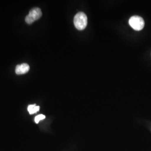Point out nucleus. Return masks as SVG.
<instances>
[{"instance_id": "nucleus-6", "label": "nucleus", "mask_w": 151, "mask_h": 151, "mask_svg": "<svg viewBox=\"0 0 151 151\" xmlns=\"http://www.w3.org/2000/svg\"><path fill=\"white\" fill-rule=\"evenodd\" d=\"M45 118V116L43 114H40V115H37L35 118V122L36 123L38 124V123L40 121V120H42L43 119Z\"/></svg>"}, {"instance_id": "nucleus-1", "label": "nucleus", "mask_w": 151, "mask_h": 151, "mask_svg": "<svg viewBox=\"0 0 151 151\" xmlns=\"http://www.w3.org/2000/svg\"><path fill=\"white\" fill-rule=\"evenodd\" d=\"M74 25L77 29L82 30L85 29L87 25V17L86 15L82 12H80L76 15L74 17Z\"/></svg>"}, {"instance_id": "nucleus-3", "label": "nucleus", "mask_w": 151, "mask_h": 151, "mask_svg": "<svg viewBox=\"0 0 151 151\" xmlns=\"http://www.w3.org/2000/svg\"><path fill=\"white\" fill-rule=\"evenodd\" d=\"M42 15V12L40 9L38 7L33 8L29 11V14L25 17V22L27 24H30L32 22L40 19Z\"/></svg>"}, {"instance_id": "nucleus-5", "label": "nucleus", "mask_w": 151, "mask_h": 151, "mask_svg": "<svg viewBox=\"0 0 151 151\" xmlns=\"http://www.w3.org/2000/svg\"><path fill=\"white\" fill-rule=\"evenodd\" d=\"M39 109L40 107L39 106H37L35 104H34L29 105L27 108V110L30 114H33L39 111Z\"/></svg>"}, {"instance_id": "nucleus-2", "label": "nucleus", "mask_w": 151, "mask_h": 151, "mask_svg": "<svg viewBox=\"0 0 151 151\" xmlns=\"http://www.w3.org/2000/svg\"><path fill=\"white\" fill-rule=\"evenodd\" d=\"M130 26L136 31L142 30L145 27V21L139 16H133L129 20Z\"/></svg>"}, {"instance_id": "nucleus-4", "label": "nucleus", "mask_w": 151, "mask_h": 151, "mask_svg": "<svg viewBox=\"0 0 151 151\" xmlns=\"http://www.w3.org/2000/svg\"><path fill=\"white\" fill-rule=\"evenodd\" d=\"M30 67L27 63H22V65H17L15 68V72L17 75H22L27 73L29 70Z\"/></svg>"}]
</instances>
